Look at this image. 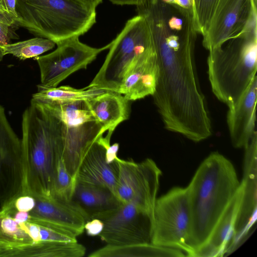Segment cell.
I'll use <instances>...</instances> for the list:
<instances>
[{
  "mask_svg": "<svg viewBox=\"0 0 257 257\" xmlns=\"http://www.w3.org/2000/svg\"><path fill=\"white\" fill-rule=\"evenodd\" d=\"M191 215L187 188L176 187L156 199L151 243L189 253Z\"/></svg>",
  "mask_w": 257,
  "mask_h": 257,
  "instance_id": "obj_8",
  "label": "cell"
},
{
  "mask_svg": "<svg viewBox=\"0 0 257 257\" xmlns=\"http://www.w3.org/2000/svg\"><path fill=\"white\" fill-rule=\"evenodd\" d=\"M82 3L91 6L96 8L102 3V0H76Z\"/></svg>",
  "mask_w": 257,
  "mask_h": 257,
  "instance_id": "obj_33",
  "label": "cell"
},
{
  "mask_svg": "<svg viewBox=\"0 0 257 257\" xmlns=\"http://www.w3.org/2000/svg\"><path fill=\"white\" fill-rule=\"evenodd\" d=\"M112 4L117 5H135L137 7L144 5L149 0H109Z\"/></svg>",
  "mask_w": 257,
  "mask_h": 257,
  "instance_id": "obj_32",
  "label": "cell"
},
{
  "mask_svg": "<svg viewBox=\"0 0 257 257\" xmlns=\"http://www.w3.org/2000/svg\"><path fill=\"white\" fill-rule=\"evenodd\" d=\"M209 80L213 93L230 106L256 76L257 23L209 51Z\"/></svg>",
  "mask_w": 257,
  "mask_h": 257,
  "instance_id": "obj_3",
  "label": "cell"
},
{
  "mask_svg": "<svg viewBox=\"0 0 257 257\" xmlns=\"http://www.w3.org/2000/svg\"><path fill=\"white\" fill-rule=\"evenodd\" d=\"M111 42L101 48H94L74 37L56 44L52 52L35 58L40 71L38 91L57 87L72 73L85 69L101 52L109 49Z\"/></svg>",
  "mask_w": 257,
  "mask_h": 257,
  "instance_id": "obj_9",
  "label": "cell"
},
{
  "mask_svg": "<svg viewBox=\"0 0 257 257\" xmlns=\"http://www.w3.org/2000/svg\"><path fill=\"white\" fill-rule=\"evenodd\" d=\"M243 195L241 181L235 194L214 226L206 241L193 253V257L222 256L231 243L235 225Z\"/></svg>",
  "mask_w": 257,
  "mask_h": 257,
  "instance_id": "obj_18",
  "label": "cell"
},
{
  "mask_svg": "<svg viewBox=\"0 0 257 257\" xmlns=\"http://www.w3.org/2000/svg\"><path fill=\"white\" fill-rule=\"evenodd\" d=\"M103 223L100 239L110 245L151 243L153 217L131 203L92 214Z\"/></svg>",
  "mask_w": 257,
  "mask_h": 257,
  "instance_id": "obj_11",
  "label": "cell"
},
{
  "mask_svg": "<svg viewBox=\"0 0 257 257\" xmlns=\"http://www.w3.org/2000/svg\"><path fill=\"white\" fill-rule=\"evenodd\" d=\"M184 254L179 249L157 245L152 243L110 245L97 249L89 257L161 256L179 257Z\"/></svg>",
  "mask_w": 257,
  "mask_h": 257,
  "instance_id": "obj_22",
  "label": "cell"
},
{
  "mask_svg": "<svg viewBox=\"0 0 257 257\" xmlns=\"http://www.w3.org/2000/svg\"><path fill=\"white\" fill-rule=\"evenodd\" d=\"M95 9L76 0H16L15 25L56 44L86 33L96 22Z\"/></svg>",
  "mask_w": 257,
  "mask_h": 257,
  "instance_id": "obj_4",
  "label": "cell"
},
{
  "mask_svg": "<svg viewBox=\"0 0 257 257\" xmlns=\"http://www.w3.org/2000/svg\"><path fill=\"white\" fill-rule=\"evenodd\" d=\"M256 76L238 100L228 107L227 124L231 142L234 148H244L256 133Z\"/></svg>",
  "mask_w": 257,
  "mask_h": 257,
  "instance_id": "obj_15",
  "label": "cell"
},
{
  "mask_svg": "<svg viewBox=\"0 0 257 257\" xmlns=\"http://www.w3.org/2000/svg\"><path fill=\"white\" fill-rule=\"evenodd\" d=\"M158 73L154 47L140 56L129 66L118 92L128 101L153 95L156 90Z\"/></svg>",
  "mask_w": 257,
  "mask_h": 257,
  "instance_id": "obj_16",
  "label": "cell"
},
{
  "mask_svg": "<svg viewBox=\"0 0 257 257\" xmlns=\"http://www.w3.org/2000/svg\"><path fill=\"white\" fill-rule=\"evenodd\" d=\"M115 160L118 166L116 198L121 203L138 206L153 218L161 171L150 158L139 163L118 157Z\"/></svg>",
  "mask_w": 257,
  "mask_h": 257,
  "instance_id": "obj_10",
  "label": "cell"
},
{
  "mask_svg": "<svg viewBox=\"0 0 257 257\" xmlns=\"http://www.w3.org/2000/svg\"><path fill=\"white\" fill-rule=\"evenodd\" d=\"M153 48L148 24L144 16L138 14L126 22L111 42L103 64L86 87L118 92L129 66L140 56Z\"/></svg>",
  "mask_w": 257,
  "mask_h": 257,
  "instance_id": "obj_6",
  "label": "cell"
},
{
  "mask_svg": "<svg viewBox=\"0 0 257 257\" xmlns=\"http://www.w3.org/2000/svg\"><path fill=\"white\" fill-rule=\"evenodd\" d=\"M22 131L25 192L50 196L56 163L62 151L49 106L31 100L23 114Z\"/></svg>",
  "mask_w": 257,
  "mask_h": 257,
  "instance_id": "obj_2",
  "label": "cell"
},
{
  "mask_svg": "<svg viewBox=\"0 0 257 257\" xmlns=\"http://www.w3.org/2000/svg\"><path fill=\"white\" fill-rule=\"evenodd\" d=\"M55 43L48 39L37 37L29 40L8 44L4 47V55L11 54L21 60L36 58L52 49Z\"/></svg>",
  "mask_w": 257,
  "mask_h": 257,
  "instance_id": "obj_25",
  "label": "cell"
},
{
  "mask_svg": "<svg viewBox=\"0 0 257 257\" xmlns=\"http://www.w3.org/2000/svg\"><path fill=\"white\" fill-rule=\"evenodd\" d=\"M75 181L67 171L62 155L57 160L51 195L67 200H72Z\"/></svg>",
  "mask_w": 257,
  "mask_h": 257,
  "instance_id": "obj_26",
  "label": "cell"
},
{
  "mask_svg": "<svg viewBox=\"0 0 257 257\" xmlns=\"http://www.w3.org/2000/svg\"><path fill=\"white\" fill-rule=\"evenodd\" d=\"M85 101L101 126L102 135L106 131L114 132L118 125L129 117L130 101L117 92L105 91Z\"/></svg>",
  "mask_w": 257,
  "mask_h": 257,
  "instance_id": "obj_19",
  "label": "cell"
},
{
  "mask_svg": "<svg viewBox=\"0 0 257 257\" xmlns=\"http://www.w3.org/2000/svg\"><path fill=\"white\" fill-rule=\"evenodd\" d=\"M72 200L90 217L92 214L113 209L121 203L106 187L80 183H76Z\"/></svg>",
  "mask_w": 257,
  "mask_h": 257,
  "instance_id": "obj_21",
  "label": "cell"
},
{
  "mask_svg": "<svg viewBox=\"0 0 257 257\" xmlns=\"http://www.w3.org/2000/svg\"><path fill=\"white\" fill-rule=\"evenodd\" d=\"M118 174V166L116 160L108 163L105 159V148L95 141L80 164L76 183L106 187L116 197Z\"/></svg>",
  "mask_w": 257,
  "mask_h": 257,
  "instance_id": "obj_17",
  "label": "cell"
},
{
  "mask_svg": "<svg viewBox=\"0 0 257 257\" xmlns=\"http://www.w3.org/2000/svg\"><path fill=\"white\" fill-rule=\"evenodd\" d=\"M12 26L0 22V62L3 59L4 47L5 45L9 44L10 39L12 38L11 29Z\"/></svg>",
  "mask_w": 257,
  "mask_h": 257,
  "instance_id": "obj_29",
  "label": "cell"
},
{
  "mask_svg": "<svg viewBox=\"0 0 257 257\" xmlns=\"http://www.w3.org/2000/svg\"><path fill=\"white\" fill-rule=\"evenodd\" d=\"M33 196L16 198L0 209V256L47 241H77L75 235L32 221L28 214Z\"/></svg>",
  "mask_w": 257,
  "mask_h": 257,
  "instance_id": "obj_7",
  "label": "cell"
},
{
  "mask_svg": "<svg viewBox=\"0 0 257 257\" xmlns=\"http://www.w3.org/2000/svg\"><path fill=\"white\" fill-rule=\"evenodd\" d=\"M16 18V0H0V22L12 27Z\"/></svg>",
  "mask_w": 257,
  "mask_h": 257,
  "instance_id": "obj_28",
  "label": "cell"
},
{
  "mask_svg": "<svg viewBox=\"0 0 257 257\" xmlns=\"http://www.w3.org/2000/svg\"><path fill=\"white\" fill-rule=\"evenodd\" d=\"M240 185L233 165L218 152L202 162L187 187L191 215L187 256L206 241Z\"/></svg>",
  "mask_w": 257,
  "mask_h": 257,
  "instance_id": "obj_1",
  "label": "cell"
},
{
  "mask_svg": "<svg viewBox=\"0 0 257 257\" xmlns=\"http://www.w3.org/2000/svg\"><path fill=\"white\" fill-rule=\"evenodd\" d=\"M220 0H192V13L197 33L203 36Z\"/></svg>",
  "mask_w": 257,
  "mask_h": 257,
  "instance_id": "obj_27",
  "label": "cell"
},
{
  "mask_svg": "<svg viewBox=\"0 0 257 257\" xmlns=\"http://www.w3.org/2000/svg\"><path fill=\"white\" fill-rule=\"evenodd\" d=\"M244 169L243 195L231 243L234 248L245 238L256 219V165L247 164Z\"/></svg>",
  "mask_w": 257,
  "mask_h": 257,
  "instance_id": "obj_20",
  "label": "cell"
},
{
  "mask_svg": "<svg viewBox=\"0 0 257 257\" xmlns=\"http://www.w3.org/2000/svg\"><path fill=\"white\" fill-rule=\"evenodd\" d=\"M85 247L76 242L47 241L13 250L6 257H82Z\"/></svg>",
  "mask_w": 257,
  "mask_h": 257,
  "instance_id": "obj_23",
  "label": "cell"
},
{
  "mask_svg": "<svg viewBox=\"0 0 257 257\" xmlns=\"http://www.w3.org/2000/svg\"><path fill=\"white\" fill-rule=\"evenodd\" d=\"M103 223L98 218H92L84 225V230L89 236L98 235L103 228Z\"/></svg>",
  "mask_w": 257,
  "mask_h": 257,
  "instance_id": "obj_30",
  "label": "cell"
},
{
  "mask_svg": "<svg viewBox=\"0 0 257 257\" xmlns=\"http://www.w3.org/2000/svg\"><path fill=\"white\" fill-rule=\"evenodd\" d=\"M256 0H220L203 45L209 51L235 38L257 23Z\"/></svg>",
  "mask_w": 257,
  "mask_h": 257,
  "instance_id": "obj_12",
  "label": "cell"
},
{
  "mask_svg": "<svg viewBox=\"0 0 257 257\" xmlns=\"http://www.w3.org/2000/svg\"><path fill=\"white\" fill-rule=\"evenodd\" d=\"M105 91L86 86L82 89H76L68 86H61L38 91L32 95L31 100L46 104H64L86 100Z\"/></svg>",
  "mask_w": 257,
  "mask_h": 257,
  "instance_id": "obj_24",
  "label": "cell"
},
{
  "mask_svg": "<svg viewBox=\"0 0 257 257\" xmlns=\"http://www.w3.org/2000/svg\"><path fill=\"white\" fill-rule=\"evenodd\" d=\"M47 105L54 116L62 158L67 171L76 182L78 169L85 154L98 137L103 135L101 126L85 100Z\"/></svg>",
  "mask_w": 257,
  "mask_h": 257,
  "instance_id": "obj_5",
  "label": "cell"
},
{
  "mask_svg": "<svg viewBox=\"0 0 257 257\" xmlns=\"http://www.w3.org/2000/svg\"><path fill=\"white\" fill-rule=\"evenodd\" d=\"M32 195L34 200L28 209L29 217L32 221L76 237L83 233L85 223L91 218L75 202L51 195Z\"/></svg>",
  "mask_w": 257,
  "mask_h": 257,
  "instance_id": "obj_14",
  "label": "cell"
},
{
  "mask_svg": "<svg viewBox=\"0 0 257 257\" xmlns=\"http://www.w3.org/2000/svg\"><path fill=\"white\" fill-rule=\"evenodd\" d=\"M162 2L192 11V0H160Z\"/></svg>",
  "mask_w": 257,
  "mask_h": 257,
  "instance_id": "obj_31",
  "label": "cell"
},
{
  "mask_svg": "<svg viewBox=\"0 0 257 257\" xmlns=\"http://www.w3.org/2000/svg\"><path fill=\"white\" fill-rule=\"evenodd\" d=\"M25 192V171L21 139L12 127L0 105V205Z\"/></svg>",
  "mask_w": 257,
  "mask_h": 257,
  "instance_id": "obj_13",
  "label": "cell"
}]
</instances>
